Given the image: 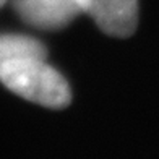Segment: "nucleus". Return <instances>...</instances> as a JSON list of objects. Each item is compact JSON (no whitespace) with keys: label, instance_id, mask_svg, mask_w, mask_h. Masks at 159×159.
<instances>
[{"label":"nucleus","instance_id":"nucleus-1","mask_svg":"<svg viewBox=\"0 0 159 159\" xmlns=\"http://www.w3.org/2000/svg\"><path fill=\"white\" fill-rule=\"evenodd\" d=\"M0 81L11 93L49 109H63L71 101L65 78L38 57H18L0 68Z\"/></svg>","mask_w":159,"mask_h":159},{"label":"nucleus","instance_id":"nucleus-2","mask_svg":"<svg viewBox=\"0 0 159 159\" xmlns=\"http://www.w3.org/2000/svg\"><path fill=\"white\" fill-rule=\"evenodd\" d=\"M102 33L128 38L138 26V0H75Z\"/></svg>","mask_w":159,"mask_h":159},{"label":"nucleus","instance_id":"nucleus-3","mask_svg":"<svg viewBox=\"0 0 159 159\" xmlns=\"http://www.w3.org/2000/svg\"><path fill=\"white\" fill-rule=\"evenodd\" d=\"M18 16L38 30H62L73 21L81 10L75 0H11Z\"/></svg>","mask_w":159,"mask_h":159},{"label":"nucleus","instance_id":"nucleus-4","mask_svg":"<svg viewBox=\"0 0 159 159\" xmlns=\"http://www.w3.org/2000/svg\"><path fill=\"white\" fill-rule=\"evenodd\" d=\"M18 57H38L46 59L47 50L42 42L28 36H0V68L5 62Z\"/></svg>","mask_w":159,"mask_h":159},{"label":"nucleus","instance_id":"nucleus-5","mask_svg":"<svg viewBox=\"0 0 159 159\" xmlns=\"http://www.w3.org/2000/svg\"><path fill=\"white\" fill-rule=\"evenodd\" d=\"M7 3V0H0V8H2V7Z\"/></svg>","mask_w":159,"mask_h":159}]
</instances>
